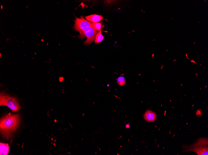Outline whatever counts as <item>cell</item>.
I'll list each match as a JSON object with an SVG mask.
<instances>
[{
  "label": "cell",
  "instance_id": "9",
  "mask_svg": "<svg viewBox=\"0 0 208 155\" xmlns=\"http://www.w3.org/2000/svg\"><path fill=\"white\" fill-rule=\"evenodd\" d=\"M104 38V36L102 34L101 30L97 34L94 42L96 44L100 43L103 41Z\"/></svg>",
  "mask_w": 208,
  "mask_h": 155
},
{
  "label": "cell",
  "instance_id": "3",
  "mask_svg": "<svg viewBox=\"0 0 208 155\" xmlns=\"http://www.w3.org/2000/svg\"><path fill=\"white\" fill-rule=\"evenodd\" d=\"M74 22L75 24L74 29L79 32L80 34L86 30L93 26V23L86 20L83 16H81L80 18L76 17Z\"/></svg>",
  "mask_w": 208,
  "mask_h": 155
},
{
  "label": "cell",
  "instance_id": "6",
  "mask_svg": "<svg viewBox=\"0 0 208 155\" xmlns=\"http://www.w3.org/2000/svg\"><path fill=\"white\" fill-rule=\"evenodd\" d=\"M85 19L93 23L98 22L103 20V17L101 16L94 14L85 17Z\"/></svg>",
  "mask_w": 208,
  "mask_h": 155
},
{
  "label": "cell",
  "instance_id": "5",
  "mask_svg": "<svg viewBox=\"0 0 208 155\" xmlns=\"http://www.w3.org/2000/svg\"><path fill=\"white\" fill-rule=\"evenodd\" d=\"M156 117L155 113L150 110L147 111L144 115V119L148 122L155 121L156 119Z\"/></svg>",
  "mask_w": 208,
  "mask_h": 155
},
{
  "label": "cell",
  "instance_id": "10",
  "mask_svg": "<svg viewBox=\"0 0 208 155\" xmlns=\"http://www.w3.org/2000/svg\"><path fill=\"white\" fill-rule=\"evenodd\" d=\"M93 26L94 28L96 30L100 31L101 30L102 25L101 22H97L93 23Z\"/></svg>",
  "mask_w": 208,
  "mask_h": 155
},
{
  "label": "cell",
  "instance_id": "1",
  "mask_svg": "<svg viewBox=\"0 0 208 155\" xmlns=\"http://www.w3.org/2000/svg\"><path fill=\"white\" fill-rule=\"evenodd\" d=\"M20 120L19 114L9 113L1 118L0 129L3 137L7 139L12 136L19 126Z\"/></svg>",
  "mask_w": 208,
  "mask_h": 155
},
{
  "label": "cell",
  "instance_id": "8",
  "mask_svg": "<svg viewBox=\"0 0 208 155\" xmlns=\"http://www.w3.org/2000/svg\"><path fill=\"white\" fill-rule=\"evenodd\" d=\"M1 146V155H7L9 152V147L8 144L1 143L0 144Z\"/></svg>",
  "mask_w": 208,
  "mask_h": 155
},
{
  "label": "cell",
  "instance_id": "12",
  "mask_svg": "<svg viewBox=\"0 0 208 155\" xmlns=\"http://www.w3.org/2000/svg\"><path fill=\"white\" fill-rule=\"evenodd\" d=\"M129 125H126V128H129Z\"/></svg>",
  "mask_w": 208,
  "mask_h": 155
},
{
  "label": "cell",
  "instance_id": "2",
  "mask_svg": "<svg viewBox=\"0 0 208 155\" xmlns=\"http://www.w3.org/2000/svg\"><path fill=\"white\" fill-rule=\"evenodd\" d=\"M0 106H6L10 108L13 112H17L21 108L17 98L12 97L4 92L1 93Z\"/></svg>",
  "mask_w": 208,
  "mask_h": 155
},
{
  "label": "cell",
  "instance_id": "4",
  "mask_svg": "<svg viewBox=\"0 0 208 155\" xmlns=\"http://www.w3.org/2000/svg\"><path fill=\"white\" fill-rule=\"evenodd\" d=\"M99 31L95 30L93 26L86 30L80 34V38L87 37V39L84 42L85 44L89 45L95 39L96 36L99 32Z\"/></svg>",
  "mask_w": 208,
  "mask_h": 155
},
{
  "label": "cell",
  "instance_id": "11",
  "mask_svg": "<svg viewBox=\"0 0 208 155\" xmlns=\"http://www.w3.org/2000/svg\"><path fill=\"white\" fill-rule=\"evenodd\" d=\"M117 82L119 85L121 86H123L126 83V80L124 77L121 76L117 79Z\"/></svg>",
  "mask_w": 208,
  "mask_h": 155
},
{
  "label": "cell",
  "instance_id": "7",
  "mask_svg": "<svg viewBox=\"0 0 208 155\" xmlns=\"http://www.w3.org/2000/svg\"><path fill=\"white\" fill-rule=\"evenodd\" d=\"M189 151L196 152L198 155H208V147H200L189 149Z\"/></svg>",
  "mask_w": 208,
  "mask_h": 155
}]
</instances>
